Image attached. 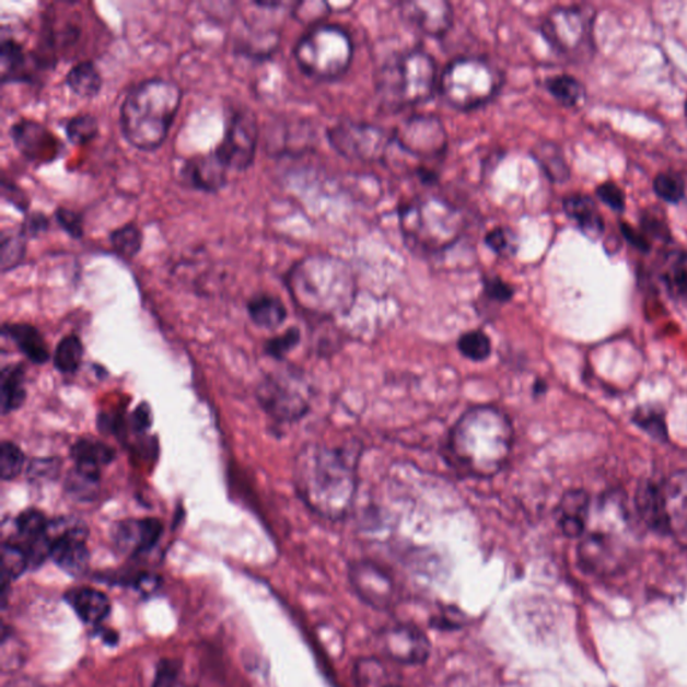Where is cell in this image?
Wrapping results in <instances>:
<instances>
[{
    "label": "cell",
    "instance_id": "obj_1",
    "mask_svg": "<svg viewBox=\"0 0 687 687\" xmlns=\"http://www.w3.org/2000/svg\"><path fill=\"white\" fill-rule=\"evenodd\" d=\"M359 454L349 447L307 444L295 457L294 485L300 499L325 520L351 511L358 491Z\"/></svg>",
    "mask_w": 687,
    "mask_h": 687
},
{
    "label": "cell",
    "instance_id": "obj_2",
    "mask_svg": "<svg viewBox=\"0 0 687 687\" xmlns=\"http://www.w3.org/2000/svg\"><path fill=\"white\" fill-rule=\"evenodd\" d=\"M513 440V424L505 412L494 406L473 407L450 431V457L470 476L491 478L508 464Z\"/></svg>",
    "mask_w": 687,
    "mask_h": 687
},
{
    "label": "cell",
    "instance_id": "obj_3",
    "mask_svg": "<svg viewBox=\"0 0 687 687\" xmlns=\"http://www.w3.org/2000/svg\"><path fill=\"white\" fill-rule=\"evenodd\" d=\"M287 283L295 304L313 316L346 315L357 301L358 282L351 266L324 254L301 259L289 271Z\"/></svg>",
    "mask_w": 687,
    "mask_h": 687
},
{
    "label": "cell",
    "instance_id": "obj_4",
    "mask_svg": "<svg viewBox=\"0 0 687 687\" xmlns=\"http://www.w3.org/2000/svg\"><path fill=\"white\" fill-rule=\"evenodd\" d=\"M182 100V89L174 81L153 77L139 82L130 89L121 104L124 138L136 150L156 151L168 138Z\"/></svg>",
    "mask_w": 687,
    "mask_h": 687
},
{
    "label": "cell",
    "instance_id": "obj_5",
    "mask_svg": "<svg viewBox=\"0 0 687 687\" xmlns=\"http://www.w3.org/2000/svg\"><path fill=\"white\" fill-rule=\"evenodd\" d=\"M399 224L403 238L414 252L438 254L446 252L462 238L466 218L449 200L424 195L400 207Z\"/></svg>",
    "mask_w": 687,
    "mask_h": 687
},
{
    "label": "cell",
    "instance_id": "obj_6",
    "mask_svg": "<svg viewBox=\"0 0 687 687\" xmlns=\"http://www.w3.org/2000/svg\"><path fill=\"white\" fill-rule=\"evenodd\" d=\"M436 86V63L428 53L411 50L391 59L377 74L379 98L391 109L426 103Z\"/></svg>",
    "mask_w": 687,
    "mask_h": 687
},
{
    "label": "cell",
    "instance_id": "obj_7",
    "mask_svg": "<svg viewBox=\"0 0 687 687\" xmlns=\"http://www.w3.org/2000/svg\"><path fill=\"white\" fill-rule=\"evenodd\" d=\"M503 77L487 59L464 57L447 65L440 80L444 103L459 110L477 109L497 96Z\"/></svg>",
    "mask_w": 687,
    "mask_h": 687
},
{
    "label": "cell",
    "instance_id": "obj_8",
    "mask_svg": "<svg viewBox=\"0 0 687 687\" xmlns=\"http://www.w3.org/2000/svg\"><path fill=\"white\" fill-rule=\"evenodd\" d=\"M300 69L312 79H339L351 67L353 44L346 30L334 25H317L294 47Z\"/></svg>",
    "mask_w": 687,
    "mask_h": 687
},
{
    "label": "cell",
    "instance_id": "obj_9",
    "mask_svg": "<svg viewBox=\"0 0 687 687\" xmlns=\"http://www.w3.org/2000/svg\"><path fill=\"white\" fill-rule=\"evenodd\" d=\"M260 407L278 423H294L311 407V387L298 372L272 373L257 388Z\"/></svg>",
    "mask_w": 687,
    "mask_h": 687
},
{
    "label": "cell",
    "instance_id": "obj_10",
    "mask_svg": "<svg viewBox=\"0 0 687 687\" xmlns=\"http://www.w3.org/2000/svg\"><path fill=\"white\" fill-rule=\"evenodd\" d=\"M329 144L351 162L379 163L387 158L393 136L369 123L344 120L328 129Z\"/></svg>",
    "mask_w": 687,
    "mask_h": 687
},
{
    "label": "cell",
    "instance_id": "obj_11",
    "mask_svg": "<svg viewBox=\"0 0 687 687\" xmlns=\"http://www.w3.org/2000/svg\"><path fill=\"white\" fill-rule=\"evenodd\" d=\"M258 121L248 108L234 109L224 129L223 138L214 150L229 171L244 172L252 167L258 145Z\"/></svg>",
    "mask_w": 687,
    "mask_h": 687
},
{
    "label": "cell",
    "instance_id": "obj_12",
    "mask_svg": "<svg viewBox=\"0 0 687 687\" xmlns=\"http://www.w3.org/2000/svg\"><path fill=\"white\" fill-rule=\"evenodd\" d=\"M594 18L580 8H558L543 23L545 39L561 55L578 56L591 49Z\"/></svg>",
    "mask_w": 687,
    "mask_h": 687
},
{
    "label": "cell",
    "instance_id": "obj_13",
    "mask_svg": "<svg viewBox=\"0 0 687 687\" xmlns=\"http://www.w3.org/2000/svg\"><path fill=\"white\" fill-rule=\"evenodd\" d=\"M393 140L403 151L424 160L441 158L447 150L446 128L431 115L406 118L394 129Z\"/></svg>",
    "mask_w": 687,
    "mask_h": 687
},
{
    "label": "cell",
    "instance_id": "obj_14",
    "mask_svg": "<svg viewBox=\"0 0 687 687\" xmlns=\"http://www.w3.org/2000/svg\"><path fill=\"white\" fill-rule=\"evenodd\" d=\"M51 542L50 558L65 572L72 577H80L88 570L91 554H89L86 538L88 529L81 521L57 520L49 524Z\"/></svg>",
    "mask_w": 687,
    "mask_h": 687
},
{
    "label": "cell",
    "instance_id": "obj_15",
    "mask_svg": "<svg viewBox=\"0 0 687 687\" xmlns=\"http://www.w3.org/2000/svg\"><path fill=\"white\" fill-rule=\"evenodd\" d=\"M379 648L388 660L405 666L424 665L431 655L428 636L411 624H395L379 632Z\"/></svg>",
    "mask_w": 687,
    "mask_h": 687
},
{
    "label": "cell",
    "instance_id": "obj_16",
    "mask_svg": "<svg viewBox=\"0 0 687 687\" xmlns=\"http://www.w3.org/2000/svg\"><path fill=\"white\" fill-rule=\"evenodd\" d=\"M349 582L361 601L375 609H389L398 601L393 577L381 566L360 560L349 566Z\"/></svg>",
    "mask_w": 687,
    "mask_h": 687
},
{
    "label": "cell",
    "instance_id": "obj_17",
    "mask_svg": "<svg viewBox=\"0 0 687 687\" xmlns=\"http://www.w3.org/2000/svg\"><path fill=\"white\" fill-rule=\"evenodd\" d=\"M10 138L23 158L38 165L56 162L63 151L62 141L49 128L30 118L16 121Z\"/></svg>",
    "mask_w": 687,
    "mask_h": 687
},
{
    "label": "cell",
    "instance_id": "obj_18",
    "mask_svg": "<svg viewBox=\"0 0 687 687\" xmlns=\"http://www.w3.org/2000/svg\"><path fill=\"white\" fill-rule=\"evenodd\" d=\"M400 14L430 37H443L454 22L453 5L444 0H411L400 3Z\"/></svg>",
    "mask_w": 687,
    "mask_h": 687
},
{
    "label": "cell",
    "instance_id": "obj_19",
    "mask_svg": "<svg viewBox=\"0 0 687 687\" xmlns=\"http://www.w3.org/2000/svg\"><path fill=\"white\" fill-rule=\"evenodd\" d=\"M229 170L214 151L195 155L183 164L181 175L186 186L207 194H217L228 186Z\"/></svg>",
    "mask_w": 687,
    "mask_h": 687
},
{
    "label": "cell",
    "instance_id": "obj_20",
    "mask_svg": "<svg viewBox=\"0 0 687 687\" xmlns=\"http://www.w3.org/2000/svg\"><path fill=\"white\" fill-rule=\"evenodd\" d=\"M162 533L158 519L124 520L112 529V538L121 554L138 556L155 547Z\"/></svg>",
    "mask_w": 687,
    "mask_h": 687
},
{
    "label": "cell",
    "instance_id": "obj_21",
    "mask_svg": "<svg viewBox=\"0 0 687 687\" xmlns=\"http://www.w3.org/2000/svg\"><path fill=\"white\" fill-rule=\"evenodd\" d=\"M40 61L33 53H26L25 47L14 38H3L0 45V75L2 84L10 82H32L34 69L40 67Z\"/></svg>",
    "mask_w": 687,
    "mask_h": 687
},
{
    "label": "cell",
    "instance_id": "obj_22",
    "mask_svg": "<svg viewBox=\"0 0 687 687\" xmlns=\"http://www.w3.org/2000/svg\"><path fill=\"white\" fill-rule=\"evenodd\" d=\"M591 500L587 491L582 489L568 490L561 497L558 515L559 526L568 538H579L584 535L590 515Z\"/></svg>",
    "mask_w": 687,
    "mask_h": 687
},
{
    "label": "cell",
    "instance_id": "obj_23",
    "mask_svg": "<svg viewBox=\"0 0 687 687\" xmlns=\"http://www.w3.org/2000/svg\"><path fill=\"white\" fill-rule=\"evenodd\" d=\"M636 506L639 517L648 528L662 535L673 532L661 487L653 482H643L637 490Z\"/></svg>",
    "mask_w": 687,
    "mask_h": 687
},
{
    "label": "cell",
    "instance_id": "obj_24",
    "mask_svg": "<svg viewBox=\"0 0 687 687\" xmlns=\"http://www.w3.org/2000/svg\"><path fill=\"white\" fill-rule=\"evenodd\" d=\"M580 564L590 572L609 571L616 562V547L612 537L603 533H594L579 545Z\"/></svg>",
    "mask_w": 687,
    "mask_h": 687
},
{
    "label": "cell",
    "instance_id": "obj_25",
    "mask_svg": "<svg viewBox=\"0 0 687 687\" xmlns=\"http://www.w3.org/2000/svg\"><path fill=\"white\" fill-rule=\"evenodd\" d=\"M566 214L571 218L585 236L592 241L601 240L604 234V221L594 200L587 195L574 194L562 201Z\"/></svg>",
    "mask_w": 687,
    "mask_h": 687
},
{
    "label": "cell",
    "instance_id": "obj_26",
    "mask_svg": "<svg viewBox=\"0 0 687 687\" xmlns=\"http://www.w3.org/2000/svg\"><path fill=\"white\" fill-rule=\"evenodd\" d=\"M65 599L69 603L79 618L85 624H101L110 613L109 597L104 592L81 587L70 590Z\"/></svg>",
    "mask_w": 687,
    "mask_h": 687
},
{
    "label": "cell",
    "instance_id": "obj_27",
    "mask_svg": "<svg viewBox=\"0 0 687 687\" xmlns=\"http://www.w3.org/2000/svg\"><path fill=\"white\" fill-rule=\"evenodd\" d=\"M3 336H8L15 347L33 361L34 364H44L50 358L49 347L45 337L33 325L25 323L3 325Z\"/></svg>",
    "mask_w": 687,
    "mask_h": 687
},
{
    "label": "cell",
    "instance_id": "obj_28",
    "mask_svg": "<svg viewBox=\"0 0 687 687\" xmlns=\"http://www.w3.org/2000/svg\"><path fill=\"white\" fill-rule=\"evenodd\" d=\"M661 490L673 532L683 528L687 524V470L673 473Z\"/></svg>",
    "mask_w": 687,
    "mask_h": 687
},
{
    "label": "cell",
    "instance_id": "obj_29",
    "mask_svg": "<svg viewBox=\"0 0 687 687\" xmlns=\"http://www.w3.org/2000/svg\"><path fill=\"white\" fill-rule=\"evenodd\" d=\"M247 312L252 322L259 328L276 329L281 327L288 317L287 306L271 294H257L247 302Z\"/></svg>",
    "mask_w": 687,
    "mask_h": 687
},
{
    "label": "cell",
    "instance_id": "obj_30",
    "mask_svg": "<svg viewBox=\"0 0 687 687\" xmlns=\"http://www.w3.org/2000/svg\"><path fill=\"white\" fill-rule=\"evenodd\" d=\"M661 276L672 298L687 304V252L677 248L666 253Z\"/></svg>",
    "mask_w": 687,
    "mask_h": 687
},
{
    "label": "cell",
    "instance_id": "obj_31",
    "mask_svg": "<svg viewBox=\"0 0 687 687\" xmlns=\"http://www.w3.org/2000/svg\"><path fill=\"white\" fill-rule=\"evenodd\" d=\"M70 454H72L75 466L100 471L116 458L114 449L104 442L94 440V438H81L73 444Z\"/></svg>",
    "mask_w": 687,
    "mask_h": 687
},
{
    "label": "cell",
    "instance_id": "obj_32",
    "mask_svg": "<svg viewBox=\"0 0 687 687\" xmlns=\"http://www.w3.org/2000/svg\"><path fill=\"white\" fill-rule=\"evenodd\" d=\"M25 377L20 365H9L0 377V403L3 416L20 410L26 400Z\"/></svg>",
    "mask_w": 687,
    "mask_h": 687
},
{
    "label": "cell",
    "instance_id": "obj_33",
    "mask_svg": "<svg viewBox=\"0 0 687 687\" xmlns=\"http://www.w3.org/2000/svg\"><path fill=\"white\" fill-rule=\"evenodd\" d=\"M65 82H67L70 92L80 98L86 100L96 97L101 88H103V77H101L96 65L92 61H82L74 65L69 70Z\"/></svg>",
    "mask_w": 687,
    "mask_h": 687
},
{
    "label": "cell",
    "instance_id": "obj_34",
    "mask_svg": "<svg viewBox=\"0 0 687 687\" xmlns=\"http://www.w3.org/2000/svg\"><path fill=\"white\" fill-rule=\"evenodd\" d=\"M49 524L43 512L37 509H27L18 515L15 520V528L18 536L25 545H21L23 548L33 547V545L40 542H45L49 537Z\"/></svg>",
    "mask_w": 687,
    "mask_h": 687
},
{
    "label": "cell",
    "instance_id": "obj_35",
    "mask_svg": "<svg viewBox=\"0 0 687 687\" xmlns=\"http://www.w3.org/2000/svg\"><path fill=\"white\" fill-rule=\"evenodd\" d=\"M533 156L550 181L564 183L570 177V168H568L564 155L558 145L545 141L533 150Z\"/></svg>",
    "mask_w": 687,
    "mask_h": 687
},
{
    "label": "cell",
    "instance_id": "obj_36",
    "mask_svg": "<svg viewBox=\"0 0 687 687\" xmlns=\"http://www.w3.org/2000/svg\"><path fill=\"white\" fill-rule=\"evenodd\" d=\"M100 470L88 469V467L75 466L67 478V491L73 499L79 501H91L96 497L100 485Z\"/></svg>",
    "mask_w": 687,
    "mask_h": 687
},
{
    "label": "cell",
    "instance_id": "obj_37",
    "mask_svg": "<svg viewBox=\"0 0 687 687\" xmlns=\"http://www.w3.org/2000/svg\"><path fill=\"white\" fill-rule=\"evenodd\" d=\"M109 242L112 251L118 257L132 259L138 256L141 247H143V233H141L138 224L127 223L112 231Z\"/></svg>",
    "mask_w": 687,
    "mask_h": 687
},
{
    "label": "cell",
    "instance_id": "obj_38",
    "mask_svg": "<svg viewBox=\"0 0 687 687\" xmlns=\"http://www.w3.org/2000/svg\"><path fill=\"white\" fill-rule=\"evenodd\" d=\"M632 422L654 441L666 443L668 431L665 414L656 407L642 406L632 414Z\"/></svg>",
    "mask_w": 687,
    "mask_h": 687
},
{
    "label": "cell",
    "instance_id": "obj_39",
    "mask_svg": "<svg viewBox=\"0 0 687 687\" xmlns=\"http://www.w3.org/2000/svg\"><path fill=\"white\" fill-rule=\"evenodd\" d=\"M84 359V346L79 336L69 335L63 337L55 351V365L61 373H74L80 369Z\"/></svg>",
    "mask_w": 687,
    "mask_h": 687
},
{
    "label": "cell",
    "instance_id": "obj_40",
    "mask_svg": "<svg viewBox=\"0 0 687 687\" xmlns=\"http://www.w3.org/2000/svg\"><path fill=\"white\" fill-rule=\"evenodd\" d=\"M547 89L552 96L567 108H573L584 97V88L571 75L562 74L547 80Z\"/></svg>",
    "mask_w": 687,
    "mask_h": 687
},
{
    "label": "cell",
    "instance_id": "obj_41",
    "mask_svg": "<svg viewBox=\"0 0 687 687\" xmlns=\"http://www.w3.org/2000/svg\"><path fill=\"white\" fill-rule=\"evenodd\" d=\"M26 238L21 231H9L2 233V244H0V268L3 272L14 270L22 264L26 254Z\"/></svg>",
    "mask_w": 687,
    "mask_h": 687
},
{
    "label": "cell",
    "instance_id": "obj_42",
    "mask_svg": "<svg viewBox=\"0 0 687 687\" xmlns=\"http://www.w3.org/2000/svg\"><path fill=\"white\" fill-rule=\"evenodd\" d=\"M30 567L28 556L20 544L4 543L2 548V579L9 584L22 577Z\"/></svg>",
    "mask_w": 687,
    "mask_h": 687
},
{
    "label": "cell",
    "instance_id": "obj_43",
    "mask_svg": "<svg viewBox=\"0 0 687 687\" xmlns=\"http://www.w3.org/2000/svg\"><path fill=\"white\" fill-rule=\"evenodd\" d=\"M65 132L70 143L74 145H85L92 143L100 133L97 118L92 115H79L70 118Z\"/></svg>",
    "mask_w": 687,
    "mask_h": 687
},
{
    "label": "cell",
    "instance_id": "obj_44",
    "mask_svg": "<svg viewBox=\"0 0 687 687\" xmlns=\"http://www.w3.org/2000/svg\"><path fill=\"white\" fill-rule=\"evenodd\" d=\"M458 349L467 359L484 361L490 357L491 341L482 330H471L461 336Z\"/></svg>",
    "mask_w": 687,
    "mask_h": 687
},
{
    "label": "cell",
    "instance_id": "obj_45",
    "mask_svg": "<svg viewBox=\"0 0 687 687\" xmlns=\"http://www.w3.org/2000/svg\"><path fill=\"white\" fill-rule=\"evenodd\" d=\"M386 668L375 659H363L354 665L358 687H386Z\"/></svg>",
    "mask_w": 687,
    "mask_h": 687
},
{
    "label": "cell",
    "instance_id": "obj_46",
    "mask_svg": "<svg viewBox=\"0 0 687 687\" xmlns=\"http://www.w3.org/2000/svg\"><path fill=\"white\" fill-rule=\"evenodd\" d=\"M654 191L659 197L667 203L678 205L685 198L686 185L683 176L672 174V172H662L654 179Z\"/></svg>",
    "mask_w": 687,
    "mask_h": 687
},
{
    "label": "cell",
    "instance_id": "obj_47",
    "mask_svg": "<svg viewBox=\"0 0 687 687\" xmlns=\"http://www.w3.org/2000/svg\"><path fill=\"white\" fill-rule=\"evenodd\" d=\"M25 466V454L14 442L4 441L0 446V476L4 481H13Z\"/></svg>",
    "mask_w": 687,
    "mask_h": 687
},
{
    "label": "cell",
    "instance_id": "obj_48",
    "mask_svg": "<svg viewBox=\"0 0 687 687\" xmlns=\"http://www.w3.org/2000/svg\"><path fill=\"white\" fill-rule=\"evenodd\" d=\"M491 252L502 258H511L519 251V238L514 231L509 228H496L488 233L485 238Z\"/></svg>",
    "mask_w": 687,
    "mask_h": 687
},
{
    "label": "cell",
    "instance_id": "obj_49",
    "mask_svg": "<svg viewBox=\"0 0 687 687\" xmlns=\"http://www.w3.org/2000/svg\"><path fill=\"white\" fill-rule=\"evenodd\" d=\"M300 340V330L298 328H290L283 331L282 335L272 337V339L266 342L265 351L269 357L281 360L286 358L292 349L299 346Z\"/></svg>",
    "mask_w": 687,
    "mask_h": 687
},
{
    "label": "cell",
    "instance_id": "obj_50",
    "mask_svg": "<svg viewBox=\"0 0 687 687\" xmlns=\"http://www.w3.org/2000/svg\"><path fill=\"white\" fill-rule=\"evenodd\" d=\"M56 221L70 238L81 240L84 235V218L79 212L67 209V207H58Z\"/></svg>",
    "mask_w": 687,
    "mask_h": 687
},
{
    "label": "cell",
    "instance_id": "obj_51",
    "mask_svg": "<svg viewBox=\"0 0 687 687\" xmlns=\"http://www.w3.org/2000/svg\"><path fill=\"white\" fill-rule=\"evenodd\" d=\"M330 13L328 3L301 2L294 5L293 15L301 23H318Z\"/></svg>",
    "mask_w": 687,
    "mask_h": 687
},
{
    "label": "cell",
    "instance_id": "obj_52",
    "mask_svg": "<svg viewBox=\"0 0 687 687\" xmlns=\"http://www.w3.org/2000/svg\"><path fill=\"white\" fill-rule=\"evenodd\" d=\"M597 198L603 203H606L609 209L621 212L626 207L625 193L621 191L619 186H616L613 182L604 183V185L596 188Z\"/></svg>",
    "mask_w": 687,
    "mask_h": 687
},
{
    "label": "cell",
    "instance_id": "obj_53",
    "mask_svg": "<svg viewBox=\"0 0 687 687\" xmlns=\"http://www.w3.org/2000/svg\"><path fill=\"white\" fill-rule=\"evenodd\" d=\"M49 218L43 214V212H33V214L26 216L20 231L26 240L38 238L39 235L45 234L49 230Z\"/></svg>",
    "mask_w": 687,
    "mask_h": 687
},
{
    "label": "cell",
    "instance_id": "obj_54",
    "mask_svg": "<svg viewBox=\"0 0 687 687\" xmlns=\"http://www.w3.org/2000/svg\"><path fill=\"white\" fill-rule=\"evenodd\" d=\"M484 292L496 302H508L513 298V289L499 277H488L484 281Z\"/></svg>",
    "mask_w": 687,
    "mask_h": 687
},
{
    "label": "cell",
    "instance_id": "obj_55",
    "mask_svg": "<svg viewBox=\"0 0 687 687\" xmlns=\"http://www.w3.org/2000/svg\"><path fill=\"white\" fill-rule=\"evenodd\" d=\"M179 671V666L174 661L160 662L152 687H177Z\"/></svg>",
    "mask_w": 687,
    "mask_h": 687
},
{
    "label": "cell",
    "instance_id": "obj_56",
    "mask_svg": "<svg viewBox=\"0 0 687 687\" xmlns=\"http://www.w3.org/2000/svg\"><path fill=\"white\" fill-rule=\"evenodd\" d=\"M642 233L651 238H659L662 241L671 240L666 223L655 216H644L642 219Z\"/></svg>",
    "mask_w": 687,
    "mask_h": 687
},
{
    "label": "cell",
    "instance_id": "obj_57",
    "mask_svg": "<svg viewBox=\"0 0 687 687\" xmlns=\"http://www.w3.org/2000/svg\"><path fill=\"white\" fill-rule=\"evenodd\" d=\"M2 641L10 645V654H2L3 671L13 672L16 667L22 665V650L20 649V643H15L14 639L5 632L3 633Z\"/></svg>",
    "mask_w": 687,
    "mask_h": 687
},
{
    "label": "cell",
    "instance_id": "obj_58",
    "mask_svg": "<svg viewBox=\"0 0 687 687\" xmlns=\"http://www.w3.org/2000/svg\"><path fill=\"white\" fill-rule=\"evenodd\" d=\"M621 233H624L626 240L629 241L633 247L639 248V251L644 253L651 251V242L642 231L633 230L629 228V224H621Z\"/></svg>",
    "mask_w": 687,
    "mask_h": 687
},
{
    "label": "cell",
    "instance_id": "obj_59",
    "mask_svg": "<svg viewBox=\"0 0 687 687\" xmlns=\"http://www.w3.org/2000/svg\"><path fill=\"white\" fill-rule=\"evenodd\" d=\"M132 428L138 432H143L147 429H150L151 426V410L147 405H141L136 408V411L132 414Z\"/></svg>",
    "mask_w": 687,
    "mask_h": 687
},
{
    "label": "cell",
    "instance_id": "obj_60",
    "mask_svg": "<svg viewBox=\"0 0 687 687\" xmlns=\"http://www.w3.org/2000/svg\"><path fill=\"white\" fill-rule=\"evenodd\" d=\"M3 187L10 189V194H3V197L10 201L11 205L15 206L18 210L26 211L27 210V200L23 197L20 188L3 182Z\"/></svg>",
    "mask_w": 687,
    "mask_h": 687
},
{
    "label": "cell",
    "instance_id": "obj_61",
    "mask_svg": "<svg viewBox=\"0 0 687 687\" xmlns=\"http://www.w3.org/2000/svg\"><path fill=\"white\" fill-rule=\"evenodd\" d=\"M5 687H45V686L38 684L37 680L20 679V680H15V683L10 684L9 686H5Z\"/></svg>",
    "mask_w": 687,
    "mask_h": 687
},
{
    "label": "cell",
    "instance_id": "obj_62",
    "mask_svg": "<svg viewBox=\"0 0 687 687\" xmlns=\"http://www.w3.org/2000/svg\"><path fill=\"white\" fill-rule=\"evenodd\" d=\"M254 4L258 5V8H265V9H276V8H281L282 5L281 2H254Z\"/></svg>",
    "mask_w": 687,
    "mask_h": 687
},
{
    "label": "cell",
    "instance_id": "obj_63",
    "mask_svg": "<svg viewBox=\"0 0 687 687\" xmlns=\"http://www.w3.org/2000/svg\"><path fill=\"white\" fill-rule=\"evenodd\" d=\"M386 687H400V686H396V685H387Z\"/></svg>",
    "mask_w": 687,
    "mask_h": 687
},
{
    "label": "cell",
    "instance_id": "obj_64",
    "mask_svg": "<svg viewBox=\"0 0 687 687\" xmlns=\"http://www.w3.org/2000/svg\"><path fill=\"white\" fill-rule=\"evenodd\" d=\"M686 117H687V101H686Z\"/></svg>",
    "mask_w": 687,
    "mask_h": 687
}]
</instances>
